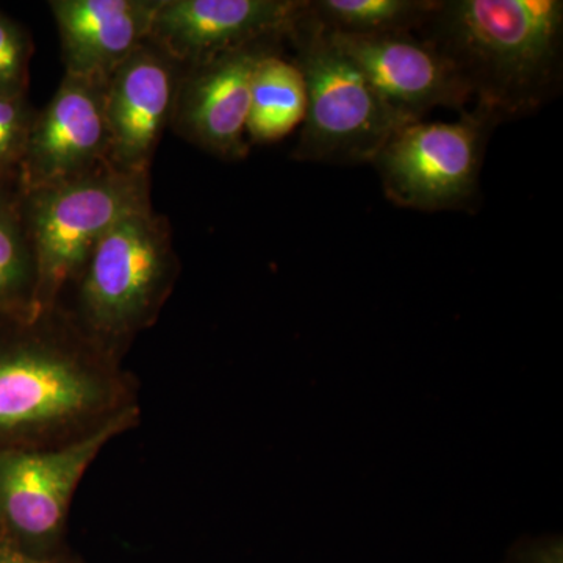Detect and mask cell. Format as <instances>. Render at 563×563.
I'll use <instances>...</instances> for the list:
<instances>
[{
    "label": "cell",
    "instance_id": "277c9868",
    "mask_svg": "<svg viewBox=\"0 0 563 563\" xmlns=\"http://www.w3.org/2000/svg\"><path fill=\"white\" fill-rule=\"evenodd\" d=\"M498 125L477 109L454 122L401 125L372 163L388 201L421 211L477 209L485 152Z\"/></svg>",
    "mask_w": 563,
    "mask_h": 563
},
{
    "label": "cell",
    "instance_id": "8992f818",
    "mask_svg": "<svg viewBox=\"0 0 563 563\" xmlns=\"http://www.w3.org/2000/svg\"><path fill=\"white\" fill-rule=\"evenodd\" d=\"M307 0H161L150 43L179 68L269 38L288 40Z\"/></svg>",
    "mask_w": 563,
    "mask_h": 563
},
{
    "label": "cell",
    "instance_id": "8fae6325",
    "mask_svg": "<svg viewBox=\"0 0 563 563\" xmlns=\"http://www.w3.org/2000/svg\"><path fill=\"white\" fill-rule=\"evenodd\" d=\"M329 35L362 69L380 98L407 121H422L439 107L462 113L472 99L453 65L412 33Z\"/></svg>",
    "mask_w": 563,
    "mask_h": 563
},
{
    "label": "cell",
    "instance_id": "9a60e30c",
    "mask_svg": "<svg viewBox=\"0 0 563 563\" xmlns=\"http://www.w3.org/2000/svg\"><path fill=\"white\" fill-rule=\"evenodd\" d=\"M437 0H309L307 13L332 35L384 36L418 31Z\"/></svg>",
    "mask_w": 563,
    "mask_h": 563
},
{
    "label": "cell",
    "instance_id": "3957f363",
    "mask_svg": "<svg viewBox=\"0 0 563 563\" xmlns=\"http://www.w3.org/2000/svg\"><path fill=\"white\" fill-rule=\"evenodd\" d=\"M22 218L35 258L32 318L47 312L79 276L96 244L122 218L152 207L150 173L102 166L84 176L20 192Z\"/></svg>",
    "mask_w": 563,
    "mask_h": 563
},
{
    "label": "cell",
    "instance_id": "4fadbf2b",
    "mask_svg": "<svg viewBox=\"0 0 563 563\" xmlns=\"http://www.w3.org/2000/svg\"><path fill=\"white\" fill-rule=\"evenodd\" d=\"M69 358L36 347L0 352V431L73 417L101 398Z\"/></svg>",
    "mask_w": 563,
    "mask_h": 563
},
{
    "label": "cell",
    "instance_id": "5b68a950",
    "mask_svg": "<svg viewBox=\"0 0 563 563\" xmlns=\"http://www.w3.org/2000/svg\"><path fill=\"white\" fill-rule=\"evenodd\" d=\"M168 221L152 207L114 224L81 272V303L92 328L132 331L150 317L176 269Z\"/></svg>",
    "mask_w": 563,
    "mask_h": 563
},
{
    "label": "cell",
    "instance_id": "52a82bcc",
    "mask_svg": "<svg viewBox=\"0 0 563 563\" xmlns=\"http://www.w3.org/2000/svg\"><path fill=\"white\" fill-rule=\"evenodd\" d=\"M282 41H258L180 68L172 118L177 135L221 161L246 158L252 74L263 55L277 51Z\"/></svg>",
    "mask_w": 563,
    "mask_h": 563
},
{
    "label": "cell",
    "instance_id": "ac0fdd59",
    "mask_svg": "<svg viewBox=\"0 0 563 563\" xmlns=\"http://www.w3.org/2000/svg\"><path fill=\"white\" fill-rule=\"evenodd\" d=\"M32 52L29 32L0 11V95H27Z\"/></svg>",
    "mask_w": 563,
    "mask_h": 563
},
{
    "label": "cell",
    "instance_id": "7a4b0ae2",
    "mask_svg": "<svg viewBox=\"0 0 563 563\" xmlns=\"http://www.w3.org/2000/svg\"><path fill=\"white\" fill-rule=\"evenodd\" d=\"M288 41L295 46L292 62L301 69L307 90L306 120L292 161L340 166L373 163L393 133L413 122L380 98L307 9Z\"/></svg>",
    "mask_w": 563,
    "mask_h": 563
},
{
    "label": "cell",
    "instance_id": "d6986e66",
    "mask_svg": "<svg viewBox=\"0 0 563 563\" xmlns=\"http://www.w3.org/2000/svg\"><path fill=\"white\" fill-rule=\"evenodd\" d=\"M506 563H562V540L542 539L518 543Z\"/></svg>",
    "mask_w": 563,
    "mask_h": 563
},
{
    "label": "cell",
    "instance_id": "2e32d148",
    "mask_svg": "<svg viewBox=\"0 0 563 563\" xmlns=\"http://www.w3.org/2000/svg\"><path fill=\"white\" fill-rule=\"evenodd\" d=\"M35 258L18 188L0 187V317L24 313L32 318Z\"/></svg>",
    "mask_w": 563,
    "mask_h": 563
},
{
    "label": "cell",
    "instance_id": "7c38bea8",
    "mask_svg": "<svg viewBox=\"0 0 563 563\" xmlns=\"http://www.w3.org/2000/svg\"><path fill=\"white\" fill-rule=\"evenodd\" d=\"M161 0H54L65 74L106 85L150 41Z\"/></svg>",
    "mask_w": 563,
    "mask_h": 563
},
{
    "label": "cell",
    "instance_id": "5bb4252c",
    "mask_svg": "<svg viewBox=\"0 0 563 563\" xmlns=\"http://www.w3.org/2000/svg\"><path fill=\"white\" fill-rule=\"evenodd\" d=\"M307 113L306 81L301 69L279 51L263 55L251 79L247 141L257 144L287 139Z\"/></svg>",
    "mask_w": 563,
    "mask_h": 563
},
{
    "label": "cell",
    "instance_id": "ffe728a7",
    "mask_svg": "<svg viewBox=\"0 0 563 563\" xmlns=\"http://www.w3.org/2000/svg\"><path fill=\"white\" fill-rule=\"evenodd\" d=\"M0 563H47L18 551H0Z\"/></svg>",
    "mask_w": 563,
    "mask_h": 563
},
{
    "label": "cell",
    "instance_id": "e0dca14e",
    "mask_svg": "<svg viewBox=\"0 0 563 563\" xmlns=\"http://www.w3.org/2000/svg\"><path fill=\"white\" fill-rule=\"evenodd\" d=\"M36 110L27 95H0V187L18 188V177Z\"/></svg>",
    "mask_w": 563,
    "mask_h": 563
},
{
    "label": "cell",
    "instance_id": "6da1fadb",
    "mask_svg": "<svg viewBox=\"0 0 563 563\" xmlns=\"http://www.w3.org/2000/svg\"><path fill=\"white\" fill-rule=\"evenodd\" d=\"M417 32L457 70L474 109L499 125L561 96V0H437Z\"/></svg>",
    "mask_w": 563,
    "mask_h": 563
},
{
    "label": "cell",
    "instance_id": "30bf717a",
    "mask_svg": "<svg viewBox=\"0 0 563 563\" xmlns=\"http://www.w3.org/2000/svg\"><path fill=\"white\" fill-rule=\"evenodd\" d=\"M179 79V66L150 41L111 73L103 109L113 168L150 173L163 132L172 125Z\"/></svg>",
    "mask_w": 563,
    "mask_h": 563
},
{
    "label": "cell",
    "instance_id": "ba28073f",
    "mask_svg": "<svg viewBox=\"0 0 563 563\" xmlns=\"http://www.w3.org/2000/svg\"><path fill=\"white\" fill-rule=\"evenodd\" d=\"M103 85L65 74L54 98L36 111L22 157L18 191H31L110 165Z\"/></svg>",
    "mask_w": 563,
    "mask_h": 563
},
{
    "label": "cell",
    "instance_id": "9c48e42d",
    "mask_svg": "<svg viewBox=\"0 0 563 563\" xmlns=\"http://www.w3.org/2000/svg\"><path fill=\"white\" fill-rule=\"evenodd\" d=\"M132 420V412L118 415L79 442L51 453L0 454V510L11 528L31 540L57 531L85 470Z\"/></svg>",
    "mask_w": 563,
    "mask_h": 563
}]
</instances>
